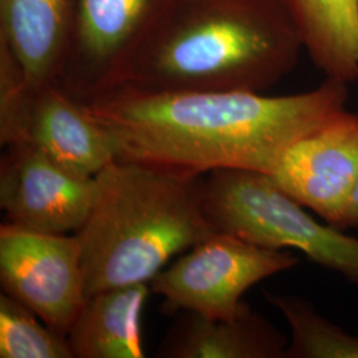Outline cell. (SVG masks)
<instances>
[{"mask_svg": "<svg viewBox=\"0 0 358 358\" xmlns=\"http://www.w3.org/2000/svg\"><path fill=\"white\" fill-rule=\"evenodd\" d=\"M205 211L217 232L263 248H292L358 285V239L310 217L269 174L220 169L205 177Z\"/></svg>", "mask_w": 358, "mask_h": 358, "instance_id": "cell-4", "label": "cell"}, {"mask_svg": "<svg viewBox=\"0 0 358 358\" xmlns=\"http://www.w3.org/2000/svg\"><path fill=\"white\" fill-rule=\"evenodd\" d=\"M344 229H358V177L346 201L341 222V230Z\"/></svg>", "mask_w": 358, "mask_h": 358, "instance_id": "cell-17", "label": "cell"}, {"mask_svg": "<svg viewBox=\"0 0 358 358\" xmlns=\"http://www.w3.org/2000/svg\"><path fill=\"white\" fill-rule=\"evenodd\" d=\"M0 358H73L65 334L8 294L0 296Z\"/></svg>", "mask_w": 358, "mask_h": 358, "instance_id": "cell-16", "label": "cell"}, {"mask_svg": "<svg viewBox=\"0 0 358 358\" xmlns=\"http://www.w3.org/2000/svg\"><path fill=\"white\" fill-rule=\"evenodd\" d=\"M152 288L130 284L87 296L66 338L73 358L146 356L142 317Z\"/></svg>", "mask_w": 358, "mask_h": 358, "instance_id": "cell-13", "label": "cell"}, {"mask_svg": "<svg viewBox=\"0 0 358 358\" xmlns=\"http://www.w3.org/2000/svg\"><path fill=\"white\" fill-rule=\"evenodd\" d=\"M97 196L76 232L87 296L150 284L170 259L217 231L205 211V177L117 158L96 176Z\"/></svg>", "mask_w": 358, "mask_h": 358, "instance_id": "cell-3", "label": "cell"}, {"mask_svg": "<svg viewBox=\"0 0 358 358\" xmlns=\"http://www.w3.org/2000/svg\"><path fill=\"white\" fill-rule=\"evenodd\" d=\"M299 203L341 230L358 177V115L343 109L294 142L272 174Z\"/></svg>", "mask_w": 358, "mask_h": 358, "instance_id": "cell-10", "label": "cell"}, {"mask_svg": "<svg viewBox=\"0 0 358 358\" xmlns=\"http://www.w3.org/2000/svg\"><path fill=\"white\" fill-rule=\"evenodd\" d=\"M267 299L291 329L285 358H358V336L322 317L306 300L287 294H267Z\"/></svg>", "mask_w": 358, "mask_h": 358, "instance_id": "cell-15", "label": "cell"}, {"mask_svg": "<svg viewBox=\"0 0 358 358\" xmlns=\"http://www.w3.org/2000/svg\"><path fill=\"white\" fill-rule=\"evenodd\" d=\"M0 282L3 294L29 308L53 331L66 336L87 300L78 236L3 223Z\"/></svg>", "mask_w": 358, "mask_h": 358, "instance_id": "cell-6", "label": "cell"}, {"mask_svg": "<svg viewBox=\"0 0 358 358\" xmlns=\"http://www.w3.org/2000/svg\"><path fill=\"white\" fill-rule=\"evenodd\" d=\"M304 51L325 78L358 80V0H285Z\"/></svg>", "mask_w": 358, "mask_h": 358, "instance_id": "cell-14", "label": "cell"}, {"mask_svg": "<svg viewBox=\"0 0 358 358\" xmlns=\"http://www.w3.org/2000/svg\"><path fill=\"white\" fill-rule=\"evenodd\" d=\"M348 84L315 90L154 92L117 85L87 103L113 134L118 158L203 176L220 169L272 174L294 142L345 109Z\"/></svg>", "mask_w": 358, "mask_h": 358, "instance_id": "cell-1", "label": "cell"}, {"mask_svg": "<svg viewBox=\"0 0 358 358\" xmlns=\"http://www.w3.org/2000/svg\"><path fill=\"white\" fill-rule=\"evenodd\" d=\"M26 142L80 174L96 177L118 158L113 134L87 103L59 83L27 85L20 100L0 115V143Z\"/></svg>", "mask_w": 358, "mask_h": 358, "instance_id": "cell-9", "label": "cell"}, {"mask_svg": "<svg viewBox=\"0 0 358 358\" xmlns=\"http://www.w3.org/2000/svg\"><path fill=\"white\" fill-rule=\"evenodd\" d=\"M72 26L73 0H0V41L31 88L60 80Z\"/></svg>", "mask_w": 358, "mask_h": 358, "instance_id": "cell-11", "label": "cell"}, {"mask_svg": "<svg viewBox=\"0 0 358 358\" xmlns=\"http://www.w3.org/2000/svg\"><path fill=\"white\" fill-rule=\"evenodd\" d=\"M97 196L96 177L80 174L36 146H6L0 162V207L7 223L48 234H76Z\"/></svg>", "mask_w": 358, "mask_h": 358, "instance_id": "cell-8", "label": "cell"}, {"mask_svg": "<svg viewBox=\"0 0 358 358\" xmlns=\"http://www.w3.org/2000/svg\"><path fill=\"white\" fill-rule=\"evenodd\" d=\"M303 50L285 0H174L117 85L264 93L294 71Z\"/></svg>", "mask_w": 358, "mask_h": 358, "instance_id": "cell-2", "label": "cell"}, {"mask_svg": "<svg viewBox=\"0 0 358 358\" xmlns=\"http://www.w3.org/2000/svg\"><path fill=\"white\" fill-rule=\"evenodd\" d=\"M174 0H73V26L59 83L81 101L115 87Z\"/></svg>", "mask_w": 358, "mask_h": 358, "instance_id": "cell-7", "label": "cell"}, {"mask_svg": "<svg viewBox=\"0 0 358 358\" xmlns=\"http://www.w3.org/2000/svg\"><path fill=\"white\" fill-rule=\"evenodd\" d=\"M299 259L214 232L195 244L152 282L166 312H194L211 319H231L243 306V294L257 282L294 268Z\"/></svg>", "mask_w": 358, "mask_h": 358, "instance_id": "cell-5", "label": "cell"}, {"mask_svg": "<svg viewBox=\"0 0 358 358\" xmlns=\"http://www.w3.org/2000/svg\"><path fill=\"white\" fill-rule=\"evenodd\" d=\"M288 340L247 303L231 319L180 312L169 328L158 357L285 358Z\"/></svg>", "mask_w": 358, "mask_h": 358, "instance_id": "cell-12", "label": "cell"}]
</instances>
